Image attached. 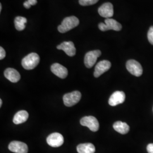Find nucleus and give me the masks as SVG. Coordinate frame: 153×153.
I'll return each mask as SVG.
<instances>
[{
  "mask_svg": "<svg viewBox=\"0 0 153 153\" xmlns=\"http://www.w3.org/2000/svg\"><path fill=\"white\" fill-rule=\"evenodd\" d=\"M64 142V139L62 135L59 133H53L51 134L47 138V142L49 146L57 148L61 146Z\"/></svg>",
  "mask_w": 153,
  "mask_h": 153,
  "instance_id": "8",
  "label": "nucleus"
},
{
  "mask_svg": "<svg viewBox=\"0 0 153 153\" xmlns=\"http://www.w3.org/2000/svg\"><path fill=\"white\" fill-rule=\"evenodd\" d=\"M113 127L116 131L122 134H126L128 133L130 129L129 126L126 123H123L122 121L115 122Z\"/></svg>",
  "mask_w": 153,
  "mask_h": 153,
  "instance_id": "18",
  "label": "nucleus"
},
{
  "mask_svg": "<svg viewBox=\"0 0 153 153\" xmlns=\"http://www.w3.org/2000/svg\"><path fill=\"white\" fill-rule=\"evenodd\" d=\"M111 67V63L108 60H103L99 62L95 66L94 76L96 78L102 75L103 73L108 71Z\"/></svg>",
  "mask_w": 153,
  "mask_h": 153,
  "instance_id": "10",
  "label": "nucleus"
},
{
  "mask_svg": "<svg viewBox=\"0 0 153 153\" xmlns=\"http://www.w3.org/2000/svg\"><path fill=\"white\" fill-rule=\"evenodd\" d=\"M126 67L128 71L136 76H141L143 73L142 66L134 60H129L126 62Z\"/></svg>",
  "mask_w": 153,
  "mask_h": 153,
  "instance_id": "5",
  "label": "nucleus"
},
{
  "mask_svg": "<svg viewBox=\"0 0 153 153\" xmlns=\"http://www.w3.org/2000/svg\"><path fill=\"white\" fill-rule=\"evenodd\" d=\"M51 70L56 76H59L62 79L65 78L68 74V71L65 67L59 63L52 64L51 67Z\"/></svg>",
  "mask_w": 153,
  "mask_h": 153,
  "instance_id": "14",
  "label": "nucleus"
},
{
  "mask_svg": "<svg viewBox=\"0 0 153 153\" xmlns=\"http://www.w3.org/2000/svg\"><path fill=\"white\" fill-rule=\"evenodd\" d=\"M4 76L6 78L13 83L18 82L21 79L19 73L13 68H7L4 71Z\"/></svg>",
  "mask_w": 153,
  "mask_h": 153,
  "instance_id": "15",
  "label": "nucleus"
},
{
  "mask_svg": "<svg viewBox=\"0 0 153 153\" xmlns=\"http://www.w3.org/2000/svg\"><path fill=\"white\" fill-rule=\"evenodd\" d=\"M80 123L82 126L88 127L91 131H98L99 128L98 121L92 116L83 117L80 121Z\"/></svg>",
  "mask_w": 153,
  "mask_h": 153,
  "instance_id": "6",
  "label": "nucleus"
},
{
  "mask_svg": "<svg viewBox=\"0 0 153 153\" xmlns=\"http://www.w3.org/2000/svg\"><path fill=\"white\" fill-rule=\"evenodd\" d=\"M28 118V114L27 112L25 110H22L16 113V114L14 115L13 121L15 124H20L27 120Z\"/></svg>",
  "mask_w": 153,
  "mask_h": 153,
  "instance_id": "17",
  "label": "nucleus"
},
{
  "mask_svg": "<svg viewBox=\"0 0 153 153\" xmlns=\"http://www.w3.org/2000/svg\"><path fill=\"white\" fill-rule=\"evenodd\" d=\"M81 99V94L78 91L68 93L63 97L64 103L67 107H72L78 103Z\"/></svg>",
  "mask_w": 153,
  "mask_h": 153,
  "instance_id": "4",
  "label": "nucleus"
},
{
  "mask_svg": "<svg viewBox=\"0 0 153 153\" xmlns=\"http://www.w3.org/2000/svg\"><path fill=\"white\" fill-rule=\"evenodd\" d=\"M2 99H0V107L2 106Z\"/></svg>",
  "mask_w": 153,
  "mask_h": 153,
  "instance_id": "25",
  "label": "nucleus"
},
{
  "mask_svg": "<svg viewBox=\"0 0 153 153\" xmlns=\"http://www.w3.org/2000/svg\"><path fill=\"white\" fill-rule=\"evenodd\" d=\"M1 10H2V5L1 4L0 5V11H1Z\"/></svg>",
  "mask_w": 153,
  "mask_h": 153,
  "instance_id": "26",
  "label": "nucleus"
},
{
  "mask_svg": "<svg viewBox=\"0 0 153 153\" xmlns=\"http://www.w3.org/2000/svg\"><path fill=\"white\" fill-rule=\"evenodd\" d=\"M57 48L64 51L69 56H74L76 53V49L72 42H64L57 46Z\"/></svg>",
  "mask_w": 153,
  "mask_h": 153,
  "instance_id": "13",
  "label": "nucleus"
},
{
  "mask_svg": "<svg viewBox=\"0 0 153 153\" xmlns=\"http://www.w3.org/2000/svg\"><path fill=\"white\" fill-rule=\"evenodd\" d=\"M76 150L78 153H94L95 148L91 143H81L77 146Z\"/></svg>",
  "mask_w": 153,
  "mask_h": 153,
  "instance_id": "16",
  "label": "nucleus"
},
{
  "mask_svg": "<svg viewBox=\"0 0 153 153\" xmlns=\"http://www.w3.org/2000/svg\"><path fill=\"white\" fill-rule=\"evenodd\" d=\"M8 148L11 152L15 153H27V145L24 142L14 141L10 143Z\"/></svg>",
  "mask_w": 153,
  "mask_h": 153,
  "instance_id": "9",
  "label": "nucleus"
},
{
  "mask_svg": "<svg viewBox=\"0 0 153 153\" xmlns=\"http://www.w3.org/2000/svg\"><path fill=\"white\" fill-rule=\"evenodd\" d=\"M79 23V19L76 16H68L65 18L58 26V30L61 33H65L76 27Z\"/></svg>",
  "mask_w": 153,
  "mask_h": 153,
  "instance_id": "1",
  "label": "nucleus"
},
{
  "mask_svg": "<svg viewBox=\"0 0 153 153\" xmlns=\"http://www.w3.org/2000/svg\"><path fill=\"white\" fill-rule=\"evenodd\" d=\"M105 23H100L99 28L102 31H105L110 30L119 31L122 29V26L120 23L112 18H107L105 19Z\"/></svg>",
  "mask_w": 153,
  "mask_h": 153,
  "instance_id": "3",
  "label": "nucleus"
},
{
  "mask_svg": "<svg viewBox=\"0 0 153 153\" xmlns=\"http://www.w3.org/2000/svg\"><path fill=\"white\" fill-rule=\"evenodd\" d=\"M102 54L101 51L99 50L91 51L88 52L84 59L85 65L88 68H92L94 64L96 63L97 59Z\"/></svg>",
  "mask_w": 153,
  "mask_h": 153,
  "instance_id": "7",
  "label": "nucleus"
},
{
  "mask_svg": "<svg viewBox=\"0 0 153 153\" xmlns=\"http://www.w3.org/2000/svg\"><path fill=\"white\" fill-rule=\"evenodd\" d=\"M27 23V19L23 16H16L14 20L15 27L18 31H22L25 27V24Z\"/></svg>",
  "mask_w": 153,
  "mask_h": 153,
  "instance_id": "19",
  "label": "nucleus"
},
{
  "mask_svg": "<svg viewBox=\"0 0 153 153\" xmlns=\"http://www.w3.org/2000/svg\"><path fill=\"white\" fill-rule=\"evenodd\" d=\"M37 2V0H27L24 2L23 5L25 8L30 9L31 6L35 5Z\"/></svg>",
  "mask_w": 153,
  "mask_h": 153,
  "instance_id": "21",
  "label": "nucleus"
},
{
  "mask_svg": "<svg viewBox=\"0 0 153 153\" xmlns=\"http://www.w3.org/2000/svg\"><path fill=\"white\" fill-rule=\"evenodd\" d=\"M147 151L149 153H153V143H150L148 145Z\"/></svg>",
  "mask_w": 153,
  "mask_h": 153,
  "instance_id": "24",
  "label": "nucleus"
},
{
  "mask_svg": "<svg viewBox=\"0 0 153 153\" xmlns=\"http://www.w3.org/2000/svg\"><path fill=\"white\" fill-rule=\"evenodd\" d=\"M148 39L150 43L153 45V26L150 27L148 31Z\"/></svg>",
  "mask_w": 153,
  "mask_h": 153,
  "instance_id": "22",
  "label": "nucleus"
},
{
  "mask_svg": "<svg viewBox=\"0 0 153 153\" xmlns=\"http://www.w3.org/2000/svg\"><path fill=\"white\" fill-rule=\"evenodd\" d=\"M99 0H79V3L81 5L89 6L95 4Z\"/></svg>",
  "mask_w": 153,
  "mask_h": 153,
  "instance_id": "20",
  "label": "nucleus"
},
{
  "mask_svg": "<svg viewBox=\"0 0 153 153\" xmlns=\"http://www.w3.org/2000/svg\"><path fill=\"white\" fill-rule=\"evenodd\" d=\"M99 15L102 17L110 18L114 16V6L110 2H106L98 9Z\"/></svg>",
  "mask_w": 153,
  "mask_h": 153,
  "instance_id": "12",
  "label": "nucleus"
},
{
  "mask_svg": "<svg viewBox=\"0 0 153 153\" xmlns=\"http://www.w3.org/2000/svg\"><path fill=\"white\" fill-rule=\"evenodd\" d=\"M126 100V94L123 91H116L110 97L108 103L111 106H116L124 102Z\"/></svg>",
  "mask_w": 153,
  "mask_h": 153,
  "instance_id": "11",
  "label": "nucleus"
},
{
  "mask_svg": "<svg viewBox=\"0 0 153 153\" xmlns=\"http://www.w3.org/2000/svg\"><path fill=\"white\" fill-rule=\"evenodd\" d=\"M6 56V52L5 49L2 47H0V60L4 59Z\"/></svg>",
  "mask_w": 153,
  "mask_h": 153,
  "instance_id": "23",
  "label": "nucleus"
},
{
  "mask_svg": "<svg viewBox=\"0 0 153 153\" xmlns=\"http://www.w3.org/2000/svg\"><path fill=\"white\" fill-rule=\"evenodd\" d=\"M39 61V56L36 53H31L23 59L22 65L26 70H32L38 66Z\"/></svg>",
  "mask_w": 153,
  "mask_h": 153,
  "instance_id": "2",
  "label": "nucleus"
}]
</instances>
